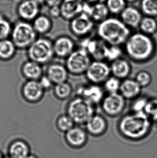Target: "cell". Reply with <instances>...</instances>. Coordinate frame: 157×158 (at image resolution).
Masks as SVG:
<instances>
[{
  "label": "cell",
  "instance_id": "6da1fadb",
  "mask_svg": "<svg viewBox=\"0 0 157 158\" xmlns=\"http://www.w3.org/2000/svg\"><path fill=\"white\" fill-rule=\"evenodd\" d=\"M153 123L144 112H133L121 118L118 124L119 132L132 141L144 139L149 135Z\"/></svg>",
  "mask_w": 157,
  "mask_h": 158
},
{
  "label": "cell",
  "instance_id": "7a4b0ae2",
  "mask_svg": "<svg viewBox=\"0 0 157 158\" xmlns=\"http://www.w3.org/2000/svg\"><path fill=\"white\" fill-rule=\"evenodd\" d=\"M124 45L127 57L137 63L149 61L154 57L157 50L156 43L152 36L140 31L130 35Z\"/></svg>",
  "mask_w": 157,
  "mask_h": 158
},
{
  "label": "cell",
  "instance_id": "3957f363",
  "mask_svg": "<svg viewBox=\"0 0 157 158\" xmlns=\"http://www.w3.org/2000/svg\"><path fill=\"white\" fill-rule=\"evenodd\" d=\"M99 38L110 45L124 44L131 34V30L121 19L108 17L99 24L97 29Z\"/></svg>",
  "mask_w": 157,
  "mask_h": 158
},
{
  "label": "cell",
  "instance_id": "277c9868",
  "mask_svg": "<svg viewBox=\"0 0 157 158\" xmlns=\"http://www.w3.org/2000/svg\"><path fill=\"white\" fill-rule=\"evenodd\" d=\"M28 60L44 65H48L55 57L53 41L47 37L40 36L26 50Z\"/></svg>",
  "mask_w": 157,
  "mask_h": 158
},
{
  "label": "cell",
  "instance_id": "5b68a950",
  "mask_svg": "<svg viewBox=\"0 0 157 158\" xmlns=\"http://www.w3.org/2000/svg\"><path fill=\"white\" fill-rule=\"evenodd\" d=\"M93 104L79 96L74 97L66 105V113L78 125H85L95 114Z\"/></svg>",
  "mask_w": 157,
  "mask_h": 158
},
{
  "label": "cell",
  "instance_id": "8992f818",
  "mask_svg": "<svg viewBox=\"0 0 157 158\" xmlns=\"http://www.w3.org/2000/svg\"><path fill=\"white\" fill-rule=\"evenodd\" d=\"M38 37L31 22L18 20L13 24L11 41L18 50H27Z\"/></svg>",
  "mask_w": 157,
  "mask_h": 158
},
{
  "label": "cell",
  "instance_id": "52a82bcc",
  "mask_svg": "<svg viewBox=\"0 0 157 158\" xmlns=\"http://www.w3.org/2000/svg\"><path fill=\"white\" fill-rule=\"evenodd\" d=\"M91 60L87 51L79 47L66 58L65 65L70 74L80 76L85 74L91 63Z\"/></svg>",
  "mask_w": 157,
  "mask_h": 158
},
{
  "label": "cell",
  "instance_id": "ba28073f",
  "mask_svg": "<svg viewBox=\"0 0 157 158\" xmlns=\"http://www.w3.org/2000/svg\"><path fill=\"white\" fill-rule=\"evenodd\" d=\"M89 83L99 85L104 83L111 76L110 65L104 60H94L85 73Z\"/></svg>",
  "mask_w": 157,
  "mask_h": 158
},
{
  "label": "cell",
  "instance_id": "9c48e42d",
  "mask_svg": "<svg viewBox=\"0 0 157 158\" xmlns=\"http://www.w3.org/2000/svg\"><path fill=\"white\" fill-rule=\"evenodd\" d=\"M102 111L111 117L121 115L125 110L126 99L119 92L108 94L101 102Z\"/></svg>",
  "mask_w": 157,
  "mask_h": 158
},
{
  "label": "cell",
  "instance_id": "30bf717a",
  "mask_svg": "<svg viewBox=\"0 0 157 158\" xmlns=\"http://www.w3.org/2000/svg\"><path fill=\"white\" fill-rule=\"evenodd\" d=\"M80 48L87 51L91 58L95 60H106L107 53L109 45L102 40L91 39L89 37L81 39Z\"/></svg>",
  "mask_w": 157,
  "mask_h": 158
},
{
  "label": "cell",
  "instance_id": "8fae6325",
  "mask_svg": "<svg viewBox=\"0 0 157 158\" xmlns=\"http://www.w3.org/2000/svg\"><path fill=\"white\" fill-rule=\"evenodd\" d=\"M94 23L88 15L81 13L70 21V29L75 36L83 39L88 37L93 31Z\"/></svg>",
  "mask_w": 157,
  "mask_h": 158
},
{
  "label": "cell",
  "instance_id": "7c38bea8",
  "mask_svg": "<svg viewBox=\"0 0 157 158\" xmlns=\"http://www.w3.org/2000/svg\"><path fill=\"white\" fill-rule=\"evenodd\" d=\"M45 91L38 81H26L21 88V94L24 101L31 104L38 103L42 100Z\"/></svg>",
  "mask_w": 157,
  "mask_h": 158
},
{
  "label": "cell",
  "instance_id": "4fadbf2b",
  "mask_svg": "<svg viewBox=\"0 0 157 158\" xmlns=\"http://www.w3.org/2000/svg\"><path fill=\"white\" fill-rule=\"evenodd\" d=\"M41 5L34 0H22L16 8L19 19L32 22L40 14Z\"/></svg>",
  "mask_w": 157,
  "mask_h": 158
},
{
  "label": "cell",
  "instance_id": "5bb4252c",
  "mask_svg": "<svg viewBox=\"0 0 157 158\" xmlns=\"http://www.w3.org/2000/svg\"><path fill=\"white\" fill-rule=\"evenodd\" d=\"M53 47L55 57L66 60L76 49V44L70 37L60 35L53 41Z\"/></svg>",
  "mask_w": 157,
  "mask_h": 158
},
{
  "label": "cell",
  "instance_id": "9a60e30c",
  "mask_svg": "<svg viewBox=\"0 0 157 158\" xmlns=\"http://www.w3.org/2000/svg\"><path fill=\"white\" fill-rule=\"evenodd\" d=\"M77 96L85 99L94 105L101 103L104 96L103 90L100 85L91 83L78 87Z\"/></svg>",
  "mask_w": 157,
  "mask_h": 158
},
{
  "label": "cell",
  "instance_id": "2e32d148",
  "mask_svg": "<svg viewBox=\"0 0 157 158\" xmlns=\"http://www.w3.org/2000/svg\"><path fill=\"white\" fill-rule=\"evenodd\" d=\"M45 75L55 85L67 81L70 73L65 64L51 62L47 66Z\"/></svg>",
  "mask_w": 157,
  "mask_h": 158
},
{
  "label": "cell",
  "instance_id": "e0dca14e",
  "mask_svg": "<svg viewBox=\"0 0 157 158\" xmlns=\"http://www.w3.org/2000/svg\"><path fill=\"white\" fill-rule=\"evenodd\" d=\"M83 1L81 0H63L60 5L61 17L70 21L83 13Z\"/></svg>",
  "mask_w": 157,
  "mask_h": 158
},
{
  "label": "cell",
  "instance_id": "ac0fdd59",
  "mask_svg": "<svg viewBox=\"0 0 157 158\" xmlns=\"http://www.w3.org/2000/svg\"><path fill=\"white\" fill-rule=\"evenodd\" d=\"M85 125L87 133L93 136H100L106 132L108 122L103 116L95 113Z\"/></svg>",
  "mask_w": 157,
  "mask_h": 158
},
{
  "label": "cell",
  "instance_id": "d6986e66",
  "mask_svg": "<svg viewBox=\"0 0 157 158\" xmlns=\"http://www.w3.org/2000/svg\"><path fill=\"white\" fill-rule=\"evenodd\" d=\"M142 88L135 79L127 78L121 81L119 93L126 100H134L140 96Z\"/></svg>",
  "mask_w": 157,
  "mask_h": 158
},
{
  "label": "cell",
  "instance_id": "ffe728a7",
  "mask_svg": "<svg viewBox=\"0 0 157 158\" xmlns=\"http://www.w3.org/2000/svg\"><path fill=\"white\" fill-rule=\"evenodd\" d=\"M21 73L26 81H38L44 74L42 65L30 60L22 64Z\"/></svg>",
  "mask_w": 157,
  "mask_h": 158
},
{
  "label": "cell",
  "instance_id": "44dd1931",
  "mask_svg": "<svg viewBox=\"0 0 157 158\" xmlns=\"http://www.w3.org/2000/svg\"><path fill=\"white\" fill-rule=\"evenodd\" d=\"M65 139L69 145L79 148L85 145L87 140V132L80 126H74L65 133Z\"/></svg>",
  "mask_w": 157,
  "mask_h": 158
},
{
  "label": "cell",
  "instance_id": "7402d4cb",
  "mask_svg": "<svg viewBox=\"0 0 157 158\" xmlns=\"http://www.w3.org/2000/svg\"><path fill=\"white\" fill-rule=\"evenodd\" d=\"M140 10L135 6H127L120 14L121 19L130 29L139 27L143 18Z\"/></svg>",
  "mask_w": 157,
  "mask_h": 158
},
{
  "label": "cell",
  "instance_id": "603a6c76",
  "mask_svg": "<svg viewBox=\"0 0 157 158\" xmlns=\"http://www.w3.org/2000/svg\"><path fill=\"white\" fill-rule=\"evenodd\" d=\"M111 75L120 80L127 78L131 73L130 62L123 58H119L111 62L110 65Z\"/></svg>",
  "mask_w": 157,
  "mask_h": 158
},
{
  "label": "cell",
  "instance_id": "cb8c5ba5",
  "mask_svg": "<svg viewBox=\"0 0 157 158\" xmlns=\"http://www.w3.org/2000/svg\"><path fill=\"white\" fill-rule=\"evenodd\" d=\"M31 23L37 35L41 36L49 34L53 28L52 19L45 14H39Z\"/></svg>",
  "mask_w": 157,
  "mask_h": 158
},
{
  "label": "cell",
  "instance_id": "d4e9b609",
  "mask_svg": "<svg viewBox=\"0 0 157 158\" xmlns=\"http://www.w3.org/2000/svg\"><path fill=\"white\" fill-rule=\"evenodd\" d=\"M109 14L110 13L106 3L99 2L95 4L91 5L88 15L94 22H98L99 23L107 19Z\"/></svg>",
  "mask_w": 157,
  "mask_h": 158
},
{
  "label": "cell",
  "instance_id": "484cf974",
  "mask_svg": "<svg viewBox=\"0 0 157 158\" xmlns=\"http://www.w3.org/2000/svg\"><path fill=\"white\" fill-rule=\"evenodd\" d=\"M9 154L11 158H26L30 155V148L23 140H15L9 148Z\"/></svg>",
  "mask_w": 157,
  "mask_h": 158
},
{
  "label": "cell",
  "instance_id": "4316f807",
  "mask_svg": "<svg viewBox=\"0 0 157 158\" xmlns=\"http://www.w3.org/2000/svg\"><path fill=\"white\" fill-rule=\"evenodd\" d=\"M17 48L10 39L0 40V60L7 62L15 57Z\"/></svg>",
  "mask_w": 157,
  "mask_h": 158
},
{
  "label": "cell",
  "instance_id": "83f0119b",
  "mask_svg": "<svg viewBox=\"0 0 157 158\" xmlns=\"http://www.w3.org/2000/svg\"><path fill=\"white\" fill-rule=\"evenodd\" d=\"M52 90L55 98L62 101L70 98L73 92L72 86L68 81L54 85Z\"/></svg>",
  "mask_w": 157,
  "mask_h": 158
},
{
  "label": "cell",
  "instance_id": "f1b7e54d",
  "mask_svg": "<svg viewBox=\"0 0 157 158\" xmlns=\"http://www.w3.org/2000/svg\"><path fill=\"white\" fill-rule=\"evenodd\" d=\"M140 32L152 36L157 32V21L155 18L145 16L139 26Z\"/></svg>",
  "mask_w": 157,
  "mask_h": 158
},
{
  "label": "cell",
  "instance_id": "f546056e",
  "mask_svg": "<svg viewBox=\"0 0 157 158\" xmlns=\"http://www.w3.org/2000/svg\"><path fill=\"white\" fill-rule=\"evenodd\" d=\"M140 11L147 16L157 17V0H142Z\"/></svg>",
  "mask_w": 157,
  "mask_h": 158
},
{
  "label": "cell",
  "instance_id": "4dcf8cb0",
  "mask_svg": "<svg viewBox=\"0 0 157 158\" xmlns=\"http://www.w3.org/2000/svg\"><path fill=\"white\" fill-rule=\"evenodd\" d=\"M13 24L5 16L0 14V40L10 39Z\"/></svg>",
  "mask_w": 157,
  "mask_h": 158
},
{
  "label": "cell",
  "instance_id": "1f68e13d",
  "mask_svg": "<svg viewBox=\"0 0 157 158\" xmlns=\"http://www.w3.org/2000/svg\"><path fill=\"white\" fill-rule=\"evenodd\" d=\"M75 125L73 120L66 113L60 115L56 120V126L58 130L62 132H67L73 128Z\"/></svg>",
  "mask_w": 157,
  "mask_h": 158
},
{
  "label": "cell",
  "instance_id": "d6a6232c",
  "mask_svg": "<svg viewBox=\"0 0 157 158\" xmlns=\"http://www.w3.org/2000/svg\"><path fill=\"white\" fill-rule=\"evenodd\" d=\"M144 112L153 124H157V97L148 99Z\"/></svg>",
  "mask_w": 157,
  "mask_h": 158
},
{
  "label": "cell",
  "instance_id": "836d02e7",
  "mask_svg": "<svg viewBox=\"0 0 157 158\" xmlns=\"http://www.w3.org/2000/svg\"><path fill=\"white\" fill-rule=\"evenodd\" d=\"M109 11L113 15H120L127 6L125 0H107L106 2Z\"/></svg>",
  "mask_w": 157,
  "mask_h": 158
},
{
  "label": "cell",
  "instance_id": "e575fe53",
  "mask_svg": "<svg viewBox=\"0 0 157 158\" xmlns=\"http://www.w3.org/2000/svg\"><path fill=\"white\" fill-rule=\"evenodd\" d=\"M121 83L120 79L113 76H111L103 83L104 90L107 91L108 94L119 92Z\"/></svg>",
  "mask_w": 157,
  "mask_h": 158
},
{
  "label": "cell",
  "instance_id": "d590c367",
  "mask_svg": "<svg viewBox=\"0 0 157 158\" xmlns=\"http://www.w3.org/2000/svg\"><path fill=\"white\" fill-rule=\"evenodd\" d=\"M135 79L141 88H147L151 84L152 77L149 71L140 70L136 73Z\"/></svg>",
  "mask_w": 157,
  "mask_h": 158
},
{
  "label": "cell",
  "instance_id": "8d00e7d4",
  "mask_svg": "<svg viewBox=\"0 0 157 158\" xmlns=\"http://www.w3.org/2000/svg\"><path fill=\"white\" fill-rule=\"evenodd\" d=\"M122 50L120 46L109 45L107 53L106 60L112 62L121 57Z\"/></svg>",
  "mask_w": 157,
  "mask_h": 158
},
{
  "label": "cell",
  "instance_id": "74e56055",
  "mask_svg": "<svg viewBox=\"0 0 157 158\" xmlns=\"http://www.w3.org/2000/svg\"><path fill=\"white\" fill-rule=\"evenodd\" d=\"M148 98L145 97L139 96L133 100L131 105V111L133 112H144L147 105Z\"/></svg>",
  "mask_w": 157,
  "mask_h": 158
},
{
  "label": "cell",
  "instance_id": "f35d334b",
  "mask_svg": "<svg viewBox=\"0 0 157 158\" xmlns=\"http://www.w3.org/2000/svg\"><path fill=\"white\" fill-rule=\"evenodd\" d=\"M38 81L45 92L53 89L54 84L45 74L42 75V77L39 79Z\"/></svg>",
  "mask_w": 157,
  "mask_h": 158
},
{
  "label": "cell",
  "instance_id": "ab89813d",
  "mask_svg": "<svg viewBox=\"0 0 157 158\" xmlns=\"http://www.w3.org/2000/svg\"><path fill=\"white\" fill-rule=\"evenodd\" d=\"M49 16L51 19H58L61 17L60 6L49 8Z\"/></svg>",
  "mask_w": 157,
  "mask_h": 158
},
{
  "label": "cell",
  "instance_id": "60d3db41",
  "mask_svg": "<svg viewBox=\"0 0 157 158\" xmlns=\"http://www.w3.org/2000/svg\"><path fill=\"white\" fill-rule=\"evenodd\" d=\"M63 0H44V4L48 8L60 6Z\"/></svg>",
  "mask_w": 157,
  "mask_h": 158
},
{
  "label": "cell",
  "instance_id": "b9f144b4",
  "mask_svg": "<svg viewBox=\"0 0 157 158\" xmlns=\"http://www.w3.org/2000/svg\"><path fill=\"white\" fill-rule=\"evenodd\" d=\"M83 1L85 3H86L87 4L93 5L99 2V0H83Z\"/></svg>",
  "mask_w": 157,
  "mask_h": 158
},
{
  "label": "cell",
  "instance_id": "7bdbcfd3",
  "mask_svg": "<svg viewBox=\"0 0 157 158\" xmlns=\"http://www.w3.org/2000/svg\"><path fill=\"white\" fill-rule=\"evenodd\" d=\"M34 1L38 3L39 4H40L41 6L42 4H44V0H34Z\"/></svg>",
  "mask_w": 157,
  "mask_h": 158
},
{
  "label": "cell",
  "instance_id": "ee69618b",
  "mask_svg": "<svg viewBox=\"0 0 157 158\" xmlns=\"http://www.w3.org/2000/svg\"><path fill=\"white\" fill-rule=\"evenodd\" d=\"M125 1L127 2H129V3H134V2L137 1L138 0H125Z\"/></svg>",
  "mask_w": 157,
  "mask_h": 158
},
{
  "label": "cell",
  "instance_id": "f6af8a7d",
  "mask_svg": "<svg viewBox=\"0 0 157 158\" xmlns=\"http://www.w3.org/2000/svg\"><path fill=\"white\" fill-rule=\"evenodd\" d=\"M26 158H38V157L36 156H35L34 155H31L30 154L29 156H27Z\"/></svg>",
  "mask_w": 157,
  "mask_h": 158
},
{
  "label": "cell",
  "instance_id": "bcb514c9",
  "mask_svg": "<svg viewBox=\"0 0 157 158\" xmlns=\"http://www.w3.org/2000/svg\"><path fill=\"white\" fill-rule=\"evenodd\" d=\"M0 158H4L3 156V155H2V153H1V152H0Z\"/></svg>",
  "mask_w": 157,
  "mask_h": 158
},
{
  "label": "cell",
  "instance_id": "7dc6e473",
  "mask_svg": "<svg viewBox=\"0 0 157 158\" xmlns=\"http://www.w3.org/2000/svg\"><path fill=\"white\" fill-rule=\"evenodd\" d=\"M11 158L10 157H7V158Z\"/></svg>",
  "mask_w": 157,
  "mask_h": 158
},
{
  "label": "cell",
  "instance_id": "c3c4849f",
  "mask_svg": "<svg viewBox=\"0 0 157 158\" xmlns=\"http://www.w3.org/2000/svg\"><path fill=\"white\" fill-rule=\"evenodd\" d=\"M9 1H12V0H9Z\"/></svg>",
  "mask_w": 157,
  "mask_h": 158
}]
</instances>
